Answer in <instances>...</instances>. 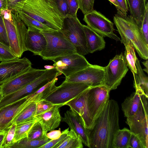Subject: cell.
I'll return each instance as SVG.
<instances>
[{"instance_id": "6da1fadb", "label": "cell", "mask_w": 148, "mask_h": 148, "mask_svg": "<svg viewBox=\"0 0 148 148\" xmlns=\"http://www.w3.org/2000/svg\"><path fill=\"white\" fill-rule=\"evenodd\" d=\"M119 117L117 102L109 99L92 127L86 129L89 148H113L114 137L120 129Z\"/></svg>"}, {"instance_id": "7a4b0ae2", "label": "cell", "mask_w": 148, "mask_h": 148, "mask_svg": "<svg viewBox=\"0 0 148 148\" xmlns=\"http://www.w3.org/2000/svg\"><path fill=\"white\" fill-rule=\"evenodd\" d=\"M8 9L24 13L49 28H62L64 17L53 0H21L8 4Z\"/></svg>"}, {"instance_id": "3957f363", "label": "cell", "mask_w": 148, "mask_h": 148, "mask_svg": "<svg viewBox=\"0 0 148 148\" xmlns=\"http://www.w3.org/2000/svg\"><path fill=\"white\" fill-rule=\"evenodd\" d=\"M113 21L121 38L129 40L140 57L148 60V45L144 40L140 29L132 16L117 11L113 17Z\"/></svg>"}, {"instance_id": "277c9868", "label": "cell", "mask_w": 148, "mask_h": 148, "mask_svg": "<svg viewBox=\"0 0 148 148\" xmlns=\"http://www.w3.org/2000/svg\"><path fill=\"white\" fill-rule=\"evenodd\" d=\"M46 40V46L40 56L44 60H51L76 53V49L59 30L51 29L40 31Z\"/></svg>"}, {"instance_id": "5b68a950", "label": "cell", "mask_w": 148, "mask_h": 148, "mask_svg": "<svg viewBox=\"0 0 148 148\" xmlns=\"http://www.w3.org/2000/svg\"><path fill=\"white\" fill-rule=\"evenodd\" d=\"M11 14L13 23L3 18V21L10 48L16 58H20L27 51L25 41L27 29L17 11L12 10Z\"/></svg>"}, {"instance_id": "8992f818", "label": "cell", "mask_w": 148, "mask_h": 148, "mask_svg": "<svg viewBox=\"0 0 148 148\" xmlns=\"http://www.w3.org/2000/svg\"><path fill=\"white\" fill-rule=\"evenodd\" d=\"M59 30L74 46L77 53L83 56L89 53L83 25L77 16L65 17L62 28Z\"/></svg>"}, {"instance_id": "52a82bcc", "label": "cell", "mask_w": 148, "mask_h": 148, "mask_svg": "<svg viewBox=\"0 0 148 148\" xmlns=\"http://www.w3.org/2000/svg\"><path fill=\"white\" fill-rule=\"evenodd\" d=\"M148 97L144 95L137 112L127 117L125 121L131 132L140 139L145 148H148Z\"/></svg>"}, {"instance_id": "ba28073f", "label": "cell", "mask_w": 148, "mask_h": 148, "mask_svg": "<svg viewBox=\"0 0 148 148\" xmlns=\"http://www.w3.org/2000/svg\"><path fill=\"white\" fill-rule=\"evenodd\" d=\"M91 87L92 86L83 83L64 81L44 99L55 105L62 106Z\"/></svg>"}, {"instance_id": "9c48e42d", "label": "cell", "mask_w": 148, "mask_h": 148, "mask_svg": "<svg viewBox=\"0 0 148 148\" xmlns=\"http://www.w3.org/2000/svg\"><path fill=\"white\" fill-rule=\"evenodd\" d=\"M103 85L110 91L117 88L128 70L124 55L121 53L110 60L105 67Z\"/></svg>"}, {"instance_id": "30bf717a", "label": "cell", "mask_w": 148, "mask_h": 148, "mask_svg": "<svg viewBox=\"0 0 148 148\" xmlns=\"http://www.w3.org/2000/svg\"><path fill=\"white\" fill-rule=\"evenodd\" d=\"M83 20L88 26L103 37H108L116 41L121 40L114 33L113 23L100 12L94 10L84 14Z\"/></svg>"}, {"instance_id": "8fae6325", "label": "cell", "mask_w": 148, "mask_h": 148, "mask_svg": "<svg viewBox=\"0 0 148 148\" xmlns=\"http://www.w3.org/2000/svg\"><path fill=\"white\" fill-rule=\"evenodd\" d=\"M54 62L58 73L63 74L65 77L89 66L91 64L84 56L77 53L56 58L51 60Z\"/></svg>"}, {"instance_id": "7c38bea8", "label": "cell", "mask_w": 148, "mask_h": 148, "mask_svg": "<svg viewBox=\"0 0 148 148\" xmlns=\"http://www.w3.org/2000/svg\"><path fill=\"white\" fill-rule=\"evenodd\" d=\"M105 67L90 64L87 67L65 77L64 81L84 83L91 86L103 85Z\"/></svg>"}, {"instance_id": "4fadbf2b", "label": "cell", "mask_w": 148, "mask_h": 148, "mask_svg": "<svg viewBox=\"0 0 148 148\" xmlns=\"http://www.w3.org/2000/svg\"><path fill=\"white\" fill-rule=\"evenodd\" d=\"M110 91L104 85L91 87L86 90L87 102L94 122L109 100Z\"/></svg>"}, {"instance_id": "5bb4252c", "label": "cell", "mask_w": 148, "mask_h": 148, "mask_svg": "<svg viewBox=\"0 0 148 148\" xmlns=\"http://www.w3.org/2000/svg\"><path fill=\"white\" fill-rule=\"evenodd\" d=\"M47 69H37L32 67L28 70L1 84L0 92L4 96L16 91L38 77Z\"/></svg>"}, {"instance_id": "9a60e30c", "label": "cell", "mask_w": 148, "mask_h": 148, "mask_svg": "<svg viewBox=\"0 0 148 148\" xmlns=\"http://www.w3.org/2000/svg\"><path fill=\"white\" fill-rule=\"evenodd\" d=\"M32 67L31 61L25 57L0 62V84L5 83Z\"/></svg>"}, {"instance_id": "2e32d148", "label": "cell", "mask_w": 148, "mask_h": 148, "mask_svg": "<svg viewBox=\"0 0 148 148\" xmlns=\"http://www.w3.org/2000/svg\"><path fill=\"white\" fill-rule=\"evenodd\" d=\"M86 90L69 101L65 105L69 106L70 110L77 115L86 129L90 130L93 127L94 121L90 114L87 103Z\"/></svg>"}, {"instance_id": "e0dca14e", "label": "cell", "mask_w": 148, "mask_h": 148, "mask_svg": "<svg viewBox=\"0 0 148 148\" xmlns=\"http://www.w3.org/2000/svg\"><path fill=\"white\" fill-rule=\"evenodd\" d=\"M30 102L26 97L0 108V127L5 130L10 126L16 116Z\"/></svg>"}, {"instance_id": "ac0fdd59", "label": "cell", "mask_w": 148, "mask_h": 148, "mask_svg": "<svg viewBox=\"0 0 148 148\" xmlns=\"http://www.w3.org/2000/svg\"><path fill=\"white\" fill-rule=\"evenodd\" d=\"M60 105H56L48 111L36 115L37 121L40 124L44 134L55 130L60 125L62 121L59 108Z\"/></svg>"}, {"instance_id": "d6986e66", "label": "cell", "mask_w": 148, "mask_h": 148, "mask_svg": "<svg viewBox=\"0 0 148 148\" xmlns=\"http://www.w3.org/2000/svg\"><path fill=\"white\" fill-rule=\"evenodd\" d=\"M46 44V38L40 31L28 27L25 41L27 51H31L35 55L40 56Z\"/></svg>"}, {"instance_id": "ffe728a7", "label": "cell", "mask_w": 148, "mask_h": 148, "mask_svg": "<svg viewBox=\"0 0 148 148\" xmlns=\"http://www.w3.org/2000/svg\"><path fill=\"white\" fill-rule=\"evenodd\" d=\"M62 117V121L66 123L80 137L83 143L89 147V144L86 129L77 115L71 110H67Z\"/></svg>"}, {"instance_id": "44dd1931", "label": "cell", "mask_w": 148, "mask_h": 148, "mask_svg": "<svg viewBox=\"0 0 148 148\" xmlns=\"http://www.w3.org/2000/svg\"><path fill=\"white\" fill-rule=\"evenodd\" d=\"M144 95L141 90L136 89L135 92L125 99L121 104V107L125 117L131 116L135 114Z\"/></svg>"}, {"instance_id": "7402d4cb", "label": "cell", "mask_w": 148, "mask_h": 148, "mask_svg": "<svg viewBox=\"0 0 148 148\" xmlns=\"http://www.w3.org/2000/svg\"><path fill=\"white\" fill-rule=\"evenodd\" d=\"M87 46L89 53H92L104 49L106 42L103 37L92 29L87 25H83Z\"/></svg>"}, {"instance_id": "603a6c76", "label": "cell", "mask_w": 148, "mask_h": 148, "mask_svg": "<svg viewBox=\"0 0 148 148\" xmlns=\"http://www.w3.org/2000/svg\"><path fill=\"white\" fill-rule=\"evenodd\" d=\"M130 15L140 29L146 10V0H126Z\"/></svg>"}, {"instance_id": "cb8c5ba5", "label": "cell", "mask_w": 148, "mask_h": 148, "mask_svg": "<svg viewBox=\"0 0 148 148\" xmlns=\"http://www.w3.org/2000/svg\"><path fill=\"white\" fill-rule=\"evenodd\" d=\"M137 73H132L134 77V87L135 89L141 90L144 95L148 97V79L144 74L137 58L136 62Z\"/></svg>"}, {"instance_id": "d4e9b609", "label": "cell", "mask_w": 148, "mask_h": 148, "mask_svg": "<svg viewBox=\"0 0 148 148\" xmlns=\"http://www.w3.org/2000/svg\"><path fill=\"white\" fill-rule=\"evenodd\" d=\"M120 41L125 46V51L123 55L127 66L132 73L136 74L137 71L136 62L137 58L132 43L129 40L124 38H121Z\"/></svg>"}, {"instance_id": "484cf974", "label": "cell", "mask_w": 148, "mask_h": 148, "mask_svg": "<svg viewBox=\"0 0 148 148\" xmlns=\"http://www.w3.org/2000/svg\"><path fill=\"white\" fill-rule=\"evenodd\" d=\"M37 102H30L18 114L12 123L16 124L36 120L35 118Z\"/></svg>"}, {"instance_id": "4316f807", "label": "cell", "mask_w": 148, "mask_h": 148, "mask_svg": "<svg viewBox=\"0 0 148 148\" xmlns=\"http://www.w3.org/2000/svg\"><path fill=\"white\" fill-rule=\"evenodd\" d=\"M57 80V77L55 78L33 93L26 97V98L30 101L36 102L44 99L56 88L55 84Z\"/></svg>"}, {"instance_id": "83f0119b", "label": "cell", "mask_w": 148, "mask_h": 148, "mask_svg": "<svg viewBox=\"0 0 148 148\" xmlns=\"http://www.w3.org/2000/svg\"><path fill=\"white\" fill-rule=\"evenodd\" d=\"M83 143L79 136L71 129L66 138L56 148H82Z\"/></svg>"}, {"instance_id": "f1b7e54d", "label": "cell", "mask_w": 148, "mask_h": 148, "mask_svg": "<svg viewBox=\"0 0 148 148\" xmlns=\"http://www.w3.org/2000/svg\"><path fill=\"white\" fill-rule=\"evenodd\" d=\"M50 140L47 136L38 140H29L26 137L14 143L9 148H39Z\"/></svg>"}, {"instance_id": "f546056e", "label": "cell", "mask_w": 148, "mask_h": 148, "mask_svg": "<svg viewBox=\"0 0 148 148\" xmlns=\"http://www.w3.org/2000/svg\"><path fill=\"white\" fill-rule=\"evenodd\" d=\"M131 134L130 130L126 128L119 129L114 137L113 148H129Z\"/></svg>"}, {"instance_id": "4dcf8cb0", "label": "cell", "mask_w": 148, "mask_h": 148, "mask_svg": "<svg viewBox=\"0 0 148 148\" xmlns=\"http://www.w3.org/2000/svg\"><path fill=\"white\" fill-rule=\"evenodd\" d=\"M36 120L20 123L16 125L14 143L27 137L29 132Z\"/></svg>"}, {"instance_id": "1f68e13d", "label": "cell", "mask_w": 148, "mask_h": 148, "mask_svg": "<svg viewBox=\"0 0 148 148\" xmlns=\"http://www.w3.org/2000/svg\"><path fill=\"white\" fill-rule=\"evenodd\" d=\"M17 12L20 19L28 27L36 29L40 31L52 29L28 15L21 12Z\"/></svg>"}, {"instance_id": "d6a6232c", "label": "cell", "mask_w": 148, "mask_h": 148, "mask_svg": "<svg viewBox=\"0 0 148 148\" xmlns=\"http://www.w3.org/2000/svg\"><path fill=\"white\" fill-rule=\"evenodd\" d=\"M46 136V134H43L40 124L37 121L30 130L27 138L29 140H38L41 139Z\"/></svg>"}, {"instance_id": "836d02e7", "label": "cell", "mask_w": 148, "mask_h": 148, "mask_svg": "<svg viewBox=\"0 0 148 148\" xmlns=\"http://www.w3.org/2000/svg\"><path fill=\"white\" fill-rule=\"evenodd\" d=\"M16 124L12 123L7 128L5 136L3 143L2 148H9L14 143V139Z\"/></svg>"}, {"instance_id": "e575fe53", "label": "cell", "mask_w": 148, "mask_h": 148, "mask_svg": "<svg viewBox=\"0 0 148 148\" xmlns=\"http://www.w3.org/2000/svg\"><path fill=\"white\" fill-rule=\"evenodd\" d=\"M55 105L45 99L37 102L36 116L48 111Z\"/></svg>"}, {"instance_id": "d590c367", "label": "cell", "mask_w": 148, "mask_h": 148, "mask_svg": "<svg viewBox=\"0 0 148 148\" xmlns=\"http://www.w3.org/2000/svg\"><path fill=\"white\" fill-rule=\"evenodd\" d=\"M16 58L12 52L10 47L0 42V59L1 61Z\"/></svg>"}, {"instance_id": "8d00e7d4", "label": "cell", "mask_w": 148, "mask_h": 148, "mask_svg": "<svg viewBox=\"0 0 148 148\" xmlns=\"http://www.w3.org/2000/svg\"><path fill=\"white\" fill-rule=\"evenodd\" d=\"M79 8L84 15L92 11L95 0H77Z\"/></svg>"}, {"instance_id": "74e56055", "label": "cell", "mask_w": 148, "mask_h": 148, "mask_svg": "<svg viewBox=\"0 0 148 148\" xmlns=\"http://www.w3.org/2000/svg\"><path fill=\"white\" fill-rule=\"evenodd\" d=\"M69 127H68L62 131L60 136L58 138L51 140L39 148H56L66 138L69 131Z\"/></svg>"}, {"instance_id": "f35d334b", "label": "cell", "mask_w": 148, "mask_h": 148, "mask_svg": "<svg viewBox=\"0 0 148 148\" xmlns=\"http://www.w3.org/2000/svg\"><path fill=\"white\" fill-rule=\"evenodd\" d=\"M140 29L144 40L146 44L148 45V3L147 2L146 3V10Z\"/></svg>"}, {"instance_id": "ab89813d", "label": "cell", "mask_w": 148, "mask_h": 148, "mask_svg": "<svg viewBox=\"0 0 148 148\" xmlns=\"http://www.w3.org/2000/svg\"><path fill=\"white\" fill-rule=\"evenodd\" d=\"M0 42L9 47V44L7 37L3 17L0 14Z\"/></svg>"}, {"instance_id": "60d3db41", "label": "cell", "mask_w": 148, "mask_h": 148, "mask_svg": "<svg viewBox=\"0 0 148 148\" xmlns=\"http://www.w3.org/2000/svg\"><path fill=\"white\" fill-rule=\"evenodd\" d=\"M58 10L64 17L69 15L68 6L66 0H53Z\"/></svg>"}, {"instance_id": "b9f144b4", "label": "cell", "mask_w": 148, "mask_h": 148, "mask_svg": "<svg viewBox=\"0 0 148 148\" xmlns=\"http://www.w3.org/2000/svg\"><path fill=\"white\" fill-rule=\"evenodd\" d=\"M69 11V15L77 16L79 6L77 0H66Z\"/></svg>"}, {"instance_id": "7bdbcfd3", "label": "cell", "mask_w": 148, "mask_h": 148, "mask_svg": "<svg viewBox=\"0 0 148 148\" xmlns=\"http://www.w3.org/2000/svg\"><path fill=\"white\" fill-rule=\"evenodd\" d=\"M129 148H145V147L140 139L135 135L131 132Z\"/></svg>"}, {"instance_id": "ee69618b", "label": "cell", "mask_w": 148, "mask_h": 148, "mask_svg": "<svg viewBox=\"0 0 148 148\" xmlns=\"http://www.w3.org/2000/svg\"><path fill=\"white\" fill-rule=\"evenodd\" d=\"M119 7L120 10L125 14H127L129 8L126 0H116Z\"/></svg>"}, {"instance_id": "f6af8a7d", "label": "cell", "mask_w": 148, "mask_h": 148, "mask_svg": "<svg viewBox=\"0 0 148 148\" xmlns=\"http://www.w3.org/2000/svg\"><path fill=\"white\" fill-rule=\"evenodd\" d=\"M62 134L60 128L58 130H53L47 133L46 136L47 138L51 140H55L59 138Z\"/></svg>"}, {"instance_id": "bcb514c9", "label": "cell", "mask_w": 148, "mask_h": 148, "mask_svg": "<svg viewBox=\"0 0 148 148\" xmlns=\"http://www.w3.org/2000/svg\"><path fill=\"white\" fill-rule=\"evenodd\" d=\"M11 9H8L3 10L0 11V14L2 16L3 18L5 19L12 23H13Z\"/></svg>"}, {"instance_id": "7dc6e473", "label": "cell", "mask_w": 148, "mask_h": 148, "mask_svg": "<svg viewBox=\"0 0 148 148\" xmlns=\"http://www.w3.org/2000/svg\"><path fill=\"white\" fill-rule=\"evenodd\" d=\"M8 9L7 0H0V11Z\"/></svg>"}, {"instance_id": "c3c4849f", "label": "cell", "mask_w": 148, "mask_h": 148, "mask_svg": "<svg viewBox=\"0 0 148 148\" xmlns=\"http://www.w3.org/2000/svg\"><path fill=\"white\" fill-rule=\"evenodd\" d=\"M7 131V129L5 132L0 134V148H2V145L6 134Z\"/></svg>"}, {"instance_id": "681fc988", "label": "cell", "mask_w": 148, "mask_h": 148, "mask_svg": "<svg viewBox=\"0 0 148 148\" xmlns=\"http://www.w3.org/2000/svg\"><path fill=\"white\" fill-rule=\"evenodd\" d=\"M143 64L145 67V69H143V71H144L147 73H148V60H146V61L143 62H142Z\"/></svg>"}, {"instance_id": "f907efd6", "label": "cell", "mask_w": 148, "mask_h": 148, "mask_svg": "<svg viewBox=\"0 0 148 148\" xmlns=\"http://www.w3.org/2000/svg\"><path fill=\"white\" fill-rule=\"evenodd\" d=\"M113 4L116 7L117 11L120 10L116 0H108Z\"/></svg>"}, {"instance_id": "816d5d0a", "label": "cell", "mask_w": 148, "mask_h": 148, "mask_svg": "<svg viewBox=\"0 0 148 148\" xmlns=\"http://www.w3.org/2000/svg\"><path fill=\"white\" fill-rule=\"evenodd\" d=\"M45 68H46V69H53L54 68H55V66H49V65H46L44 66Z\"/></svg>"}, {"instance_id": "f5cc1de1", "label": "cell", "mask_w": 148, "mask_h": 148, "mask_svg": "<svg viewBox=\"0 0 148 148\" xmlns=\"http://www.w3.org/2000/svg\"><path fill=\"white\" fill-rule=\"evenodd\" d=\"M21 0H7L8 4L12 3H14Z\"/></svg>"}, {"instance_id": "db71d44e", "label": "cell", "mask_w": 148, "mask_h": 148, "mask_svg": "<svg viewBox=\"0 0 148 148\" xmlns=\"http://www.w3.org/2000/svg\"><path fill=\"white\" fill-rule=\"evenodd\" d=\"M6 129H7L5 130H3L1 129L0 127V134L5 132L6 130Z\"/></svg>"}, {"instance_id": "11a10c76", "label": "cell", "mask_w": 148, "mask_h": 148, "mask_svg": "<svg viewBox=\"0 0 148 148\" xmlns=\"http://www.w3.org/2000/svg\"><path fill=\"white\" fill-rule=\"evenodd\" d=\"M3 97V96L0 92V102Z\"/></svg>"}, {"instance_id": "9f6ffc18", "label": "cell", "mask_w": 148, "mask_h": 148, "mask_svg": "<svg viewBox=\"0 0 148 148\" xmlns=\"http://www.w3.org/2000/svg\"><path fill=\"white\" fill-rule=\"evenodd\" d=\"M0 61H1V59H0Z\"/></svg>"}, {"instance_id": "6f0895ef", "label": "cell", "mask_w": 148, "mask_h": 148, "mask_svg": "<svg viewBox=\"0 0 148 148\" xmlns=\"http://www.w3.org/2000/svg\"></svg>"}]
</instances>
